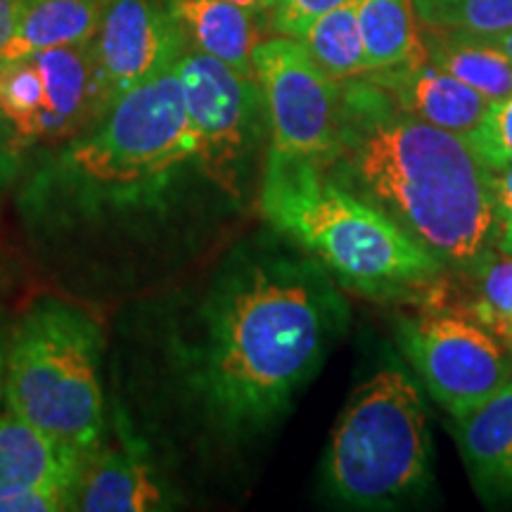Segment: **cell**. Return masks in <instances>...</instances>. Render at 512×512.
Here are the masks:
<instances>
[{"label": "cell", "mask_w": 512, "mask_h": 512, "mask_svg": "<svg viewBox=\"0 0 512 512\" xmlns=\"http://www.w3.org/2000/svg\"><path fill=\"white\" fill-rule=\"evenodd\" d=\"M453 432L477 489L491 498L512 496V380L453 418Z\"/></svg>", "instance_id": "obj_14"}, {"label": "cell", "mask_w": 512, "mask_h": 512, "mask_svg": "<svg viewBox=\"0 0 512 512\" xmlns=\"http://www.w3.org/2000/svg\"><path fill=\"white\" fill-rule=\"evenodd\" d=\"M166 8L183 31L185 46L226 62L235 72L254 76L252 55L261 43V19L254 12L228 0H169Z\"/></svg>", "instance_id": "obj_15"}, {"label": "cell", "mask_w": 512, "mask_h": 512, "mask_svg": "<svg viewBox=\"0 0 512 512\" xmlns=\"http://www.w3.org/2000/svg\"><path fill=\"white\" fill-rule=\"evenodd\" d=\"M370 74L399 110L458 136L470 133L491 105L467 83L432 64L422 50L413 60Z\"/></svg>", "instance_id": "obj_11"}, {"label": "cell", "mask_w": 512, "mask_h": 512, "mask_svg": "<svg viewBox=\"0 0 512 512\" xmlns=\"http://www.w3.org/2000/svg\"><path fill=\"white\" fill-rule=\"evenodd\" d=\"M401 347L422 384L458 418L512 380L510 358L491 330L456 309H430L401 323Z\"/></svg>", "instance_id": "obj_9"}, {"label": "cell", "mask_w": 512, "mask_h": 512, "mask_svg": "<svg viewBox=\"0 0 512 512\" xmlns=\"http://www.w3.org/2000/svg\"><path fill=\"white\" fill-rule=\"evenodd\" d=\"M498 249H501V252H505V254H510V256H512V242H510V245H505V247H498Z\"/></svg>", "instance_id": "obj_34"}, {"label": "cell", "mask_w": 512, "mask_h": 512, "mask_svg": "<svg viewBox=\"0 0 512 512\" xmlns=\"http://www.w3.org/2000/svg\"><path fill=\"white\" fill-rule=\"evenodd\" d=\"M169 491L155 467L143 458V448L126 441L121 448L98 446L88 456L72 510L83 512H147L164 510Z\"/></svg>", "instance_id": "obj_12"}, {"label": "cell", "mask_w": 512, "mask_h": 512, "mask_svg": "<svg viewBox=\"0 0 512 512\" xmlns=\"http://www.w3.org/2000/svg\"><path fill=\"white\" fill-rule=\"evenodd\" d=\"M188 46L166 5L155 0H105L91 41L93 124L126 91L174 67Z\"/></svg>", "instance_id": "obj_10"}, {"label": "cell", "mask_w": 512, "mask_h": 512, "mask_svg": "<svg viewBox=\"0 0 512 512\" xmlns=\"http://www.w3.org/2000/svg\"><path fill=\"white\" fill-rule=\"evenodd\" d=\"M264 93L271 150L309 157L323 166L337 147L342 88L313 62L299 38L273 36L252 55Z\"/></svg>", "instance_id": "obj_8"}, {"label": "cell", "mask_w": 512, "mask_h": 512, "mask_svg": "<svg viewBox=\"0 0 512 512\" xmlns=\"http://www.w3.org/2000/svg\"><path fill=\"white\" fill-rule=\"evenodd\" d=\"M491 197L496 214V247L512 242V164L491 171Z\"/></svg>", "instance_id": "obj_27"}, {"label": "cell", "mask_w": 512, "mask_h": 512, "mask_svg": "<svg viewBox=\"0 0 512 512\" xmlns=\"http://www.w3.org/2000/svg\"><path fill=\"white\" fill-rule=\"evenodd\" d=\"M505 342H508L510 347H512V328H510V332H508V337H505Z\"/></svg>", "instance_id": "obj_35"}, {"label": "cell", "mask_w": 512, "mask_h": 512, "mask_svg": "<svg viewBox=\"0 0 512 512\" xmlns=\"http://www.w3.org/2000/svg\"><path fill=\"white\" fill-rule=\"evenodd\" d=\"M347 323V302L318 259L247 249L216 275L197 311L185 375L223 437L264 432L292 406Z\"/></svg>", "instance_id": "obj_1"}, {"label": "cell", "mask_w": 512, "mask_h": 512, "mask_svg": "<svg viewBox=\"0 0 512 512\" xmlns=\"http://www.w3.org/2000/svg\"><path fill=\"white\" fill-rule=\"evenodd\" d=\"M323 166L446 266L467 264L496 235L491 171L465 138L399 110L373 81L342 88L337 147Z\"/></svg>", "instance_id": "obj_2"}, {"label": "cell", "mask_w": 512, "mask_h": 512, "mask_svg": "<svg viewBox=\"0 0 512 512\" xmlns=\"http://www.w3.org/2000/svg\"><path fill=\"white\" fill-rule=\"evenodd\" d=\"M430 427L418 384L382 368L351 396L330 434L325 489L351 508H389L430 482Z\"/></svg>", "instance_id": "obj_6"}, {"label": "cell", "mask_w": 512, "mask_h": 512, "mask_svg": "<svg viewBox=\"0 0 512 512\" xmlns=\"http://www.w3.org/2000/svg\"><path fill=\"white\" fill-rule=\"evenodd\" d=\"M458 268L465 280V316L496 337H508L512 328V256L486 245Z\"/></svg>", "instance_id": "obj_20"}, {"label": "cell", "mask_w": 512, "mask_h": 512, "mask_svg": "<svg viewBox=\"0 0 512 512\" xmlns=\"http://www.w3.org/2000/svg\"><path fill=\"white\" fill-rule=\"evenodd\" d=\"M5 396V342L3 335H0V401Z\"/></svg>", "instance_id": "obj_33"}, {"label": "cell", "mask_w": 512, "mask_h": 512, "mask_svg": "<svg viewBox=\"0 0 512 512\" xmlns=\"http://www.w3.org/2000/svg\"><path fill=\"white\" fill-rule=\"evenodd\" d=\"M259 209L275 233L318 259L339 285L366 297L432 294L446 271L392 216L332 181L309 157L268 150Z\"/></svg>", "instance_id": "obj_4"}, {"label": "cell", "mask_w": 512, "mask_h": 512, "mask_svg": "<svg viewBox=\"0 0 512 512\" xmlns=\"http://www.w3.org/2000/svg\"><path fill=\"white\" fill-rule=\"evenodd\" d=\"M102 10L105 0H19L15 29L0 62L50 48L88 46L98 34Z\"/></svg>", "instance_id": "obj_17"}, {"label": "cell", "mask_w": 512, "mask_h": 512, "mask_svg": "<svg viewBox=\"0 0 512 512\" xmlns=\"http://www.w3.org/2000/svg\"><path fill=\"white\" fill-rule=\"evenodd\" d=\"M347 0H275L271 8V29L278 36L302 38L306 29L325 12L339 8Z\"/></svg>", "instance_id": "obj_25"}, {"label": "cell", "mask_w": 512, "mask_h": 512, "mask_svg": "<svg viewBox=\"0 0 512 512\" xmlns=\"http://www.w3.org/2000/svg\"><path fill=\"white\" fill-rule=\"evenodd\" d=\"M422 27L463 31L472 36H498L512 29V0H453Z\"/></svg>", "instance_id": "obj_23"}, {"label": "cell", "mask_w": 512, "mask_h": 512, "mask_svg": "<svg viewBox=\"0 0 512 512\" xmlns=\"http://www.w3.org/2000/svg\"><path fill=\"white\" fill-rule=\"evenodd\" d=\"M102 330L62 299H41L19 316L5 347L8 411L91 456L105 432Z\"/></svg>", "instance_id": "obj_5"}, {"label": "cell", "mask_w": 512, "mask_h": 512, "mask_svg": "<svg viewBox=\"0 0 512 512\" xmlns=\"http://www.w3.org/2000/svg\"><path fill=\"white\" fill-rule=\"evenodd\" d=\"M17 3L19 0H0V55H3L12 36V29H15Z\"/></svg>", "instance_id": "obj_29"}, {"label": "cell", "mask_w": 512, "mask_h": 512, "mask_svg": "<svg viewBox=\"0 0 512 512\" xmlns=\"http://www.w3.org/2000/svg\"><path fill=\"white\" fill-rule=\"evenodd\" d=\"M174 67L197 138V166L235 192L268 124L259 81L200 50H185Z\"/></svg>", "instance_id": "obj_7"}, {"label": "cell", "mask_w": 512, "mask_h": 512, "mask_svg": "<svg viewBox=\"0 0 512 512\" xmlns=\"http://www.w3.org/2000/svg\"><path fill=\"white\" fill-rule=\"evenodd\" d=\"M463 138L489 171L512 164V93L491 102L482 121Z\"/></svg>", "instance_id": "obj_24"}, {"label": "cell", "mask_w": 512, "mask_h": 512, "mask_svg": "<svg viewBox=\"0 0 512 512\" xmlns=\"http://www.w3.org/2000/svg\"><path fill=\"white\" fill-rule=\"evenodd\" d=\"M451 3L453 0H413V10H415V17H418V22L425 24L430 22L439 10H444L446 5Z\"/></svg>", "instance_id": "obj_30"}, {"label": "cell", "mask_w": 512, "mask_h": 512, "mask_svg": "<svg viewBox=\"0 0 512 512\" xmlns=\"http://www.w3.org/2000/svg\"><path fill=\"white\" fill-rule=\"evenodd\" d=\"M358 27L368 74L413 60L422 50L413 0H358Z\"/></svg>", "instance_id": "obj_19"}, {"label": "cell", "mask_w": 512, "mask_h": 512, "mask_svg": "<svg viewBox=\"0 0 512 512\" xmlns=\"http://www.w3.org/2000/svg\"><path fill=\"white\" fill-rule=\"evenodd\" d=\"M74 491L60 486H29L0 491V512H60L72 510Z\"/></svg>", "instance_id": "obj_26"}, {"label": "cell", "mask_w": 512, "mask_h": 512, "mask_svg": "<svg viewBox=\"0 0 512 512\" xmlns=\"http://www.w3.org/2000/svg\"><path fill=\"white\" fill-rule=\"evenodd\" d=\"M299 41L330 79L351 81L368 74L366 48L358 27V0L320 15Z\"/></svg>", "instance_id": "obj_21"}, {"label": "cell", "mask_w": 512, "mask_h": 512, "mask_svg": "<svg viewBox=\"0 0 512 512\" xmlns=\"http://www.w3.org/2000/svg\"><path fill=\"white\" fill-rule=\"evenodd\" d=\"M491 43H494V46L501 50V53L508 57V60L512 62V29L510 31H505V34H498V36H491L489 38Z\"/></svg>", "instance_id": "obj_31"}, {"label": "cell", "mask_w": 512, "mask_h": 512, "mask_svg": "<svg viewBox=\"0 0 512 512\" xmlns=\"http://www.w3.org/2000/svg\"><path fill=\"white\" fill-rule=\"evenodd\" d=\"M228 3L242 5V8L254 10V12H271L275 0H228Z\"/></svg>", "instance_id": "obj_32"}, {"label": "cell", "mask_w": 512, "mask_h": 512, "mask_svg": "<svg viewBox=\"0 0 512 512\" xmlns=\"http://www.w3.org/2000/svg\"><path fill=\"white\" fill-rule=\"evenodd\" d=\"M46 86L34 57L0 62V114L22 147L41 143Z\"/></svg>", "instance_id": "obj_22"}, {"label": "cell", "mask_w": 512, "mask_h": 512, "mask_svg": "<svg viewBox=\"0 0 512 512\" xmlns=\"http://www.w3.org/2000/svg\"><path fill=\"white\" fill-rule=\"evenodd\" d=\"M22 143H19L15 131H12L8 121L0 114V190H5L15 181L22 166Z\"/></svg>", "instance_id": "obj_28"}, {"label": "cell", "mask_w": 512, "mask_h": 512, "mask_svg": "<svg viewBox=\"0 0 512 512\" xmlns=\"http://www.w3.org/2000/svg\"><path fill=\"white\" fill-rule=\"evenodd\" d=\"M46 86L41 143L72 140L93 124V60L88 46L50 48L31 55Z\"/></svg>", "instance_id": "obj_16"}, {"label": "cell", "mask_w": 512, "mask_h": 512, "mask_svg": "<svg viewBox=\"0 0 512 512\" xmlns=\"http://www.w3.org/2000/svg\"><path fill=\"white\" fill-rule=\"evenodd\" d=\"M420 46L427 60L467 83L489 102L512 93V62L489 38L422 27Z\"/></svg>", "instance_id": "obj_18"}, {"label": "cell", "mask_w": 512, "mask_h": 512, "mask_svg": "<svg viewBox=\"0 0 512 512\" xmlns=\"http://www.w3.org/2000/svg\"><path fill=\"white\" fill-rule=\"evenodd\" d=\"M88 456L15 413L0 415V491L60 486L76 491Z\"/></svg>", "instance_id": "obj_13"}, {"label": "cell", "mask_w": 512, "mask_h": 512, "mask_svg": "<svg viewBox=\"0 0 512 512\" xmlns=\"http://www.w3.org/2000/svg\"><path fill=\"white\" fill-rule=\"evenodd\" d=\"M197 164V138L176 67L126 91L102 117L38 164L22 211L41 228H91L150 214Z\"/></svg>", "instance_id": "obj_3"}]
</instances>
